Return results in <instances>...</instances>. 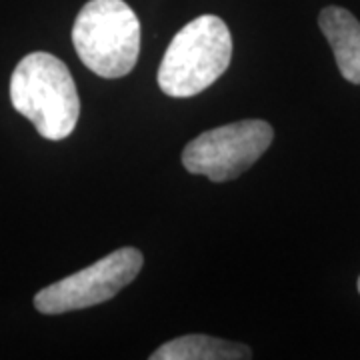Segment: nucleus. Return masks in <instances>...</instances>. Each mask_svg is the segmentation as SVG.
<instances>
[{"instance_id": "obj_1", "label": "nucleus", "mask_w": 360, "mask_h": 360, "mask_svg": "<svg viewBox=\"0 0 360 360\" xmlns=\"http://www.w3.org/2000/svg\"><path fill=\"white\" fill-rule=\"evenodd\" d=\"M11 101L46 141H63L78 122L80 98L68 66L49 52H32L14 68Z\"/></svg>"}, {"instance_id": "obj_2", "label": "nucleus", "mask_w": 360, "mask_h": 360, "mask_svg": "<svg viewBox=\"0 0 360 360\" xmlns=\"http://www.w3.org/2000/svg\"><path fill=\"white\" fill-rule=\"evenodd\" d=\"M232 58V37L226 22L202 14L180 28L170 40L158 68V86L174 98H188L219 80Z\"/></svg>"}, {"instance_id": "obj_3", "label": "nucleus", "mask_w": 360, "mask_h": 360, "mask_svg": "<svg viewBox=\"0 0 360 360\" xmlns=\"http://www.w3.org/2000/svg\"><path fill=\"white\" fill-rule=\"evenodd\" d=\"M82 65L103 78L127 77L141 52V22L124 0H90L72 26Z\"/></svg>"}, {"instance_id": "obj_4", "label": "nucleus", "mask_w": 360, "mask_h": 360, "mask_svg": "<svg viewBox=\"0 0 360 360\" xmlns=\"http://www.w3.org/2000/svg\"><path fill=\"white\" fill-rule=\"evenodd\" d=\"M274 130L264 120H240L202 132L186 144L182 165L212 182L238 179L266 153Z\"/></svg>"}, {"instance_id": "obj_5", "label": "nucleus", "mask_w": 360, "mask_h": 360, "mask_svg": "<svg viewBox=\"0 0 360 360\" xmlns=\"http://www.w3.org/2000/svg\"><path fill=\"white\" fill-rule=\"evenodd\" d=\"M144 258L136 248H118L108 257L42 288L34 307L42 314H65L103 304L127 288L141 272Z\"/></svg>"}, {"instance_id": "obj_6", "label": "nucleus", "mask_w": 360, "mask_h": 360, "mask_svg": "<svg viewBox=\"0 0 360 360\" xmlns=\"http://www.w3.org/2000/svg\"><path fill=\"white\" fill-rule=\"evenodd\" d=\"M322 34L335 52L340 75L352 84H360V22L340 6H326L319 16Z\"/></svg>"}, {"instance_id": "obj_7", "label": "nucleus", "mask_w": 360, "mask_h": 360, "mask_svg": "<svg viewBox=\"0 0 360 360\" xmlns=\"http://www.w3.org/2000/svg\"><path fill=\"white\" fill-rule=\"evenodd\" d=\"M252 350L240 342H231L214 336L186 335L158 347L150 360H246Z\"/></svg>"}, {"instance_id": "obj_8", "label": "nucleus", "mask_w": 360, "mask_h": 360, "mask_svg": "<svg viewBox=\"0 0 360 360\" xmlns=\"http://www.w3.org/2000/svg\"><path fill=\"white\" fill-rule=\"evenodd\" d=\"M359 292H360V278H359Z\"/></svg>"}]
</instances>
